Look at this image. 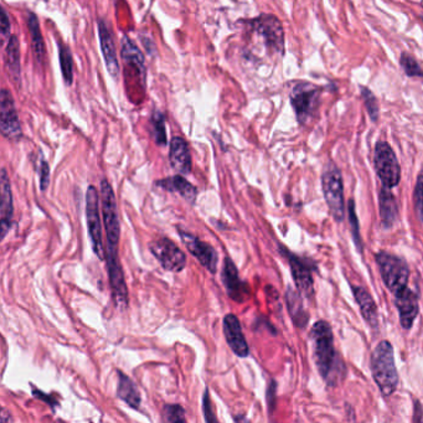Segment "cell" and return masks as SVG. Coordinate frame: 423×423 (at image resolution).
Wrapping results in <instances>:
<instances>
[{
	"instance_id": "28",
	"label": "cell",
	"mask_w": 423,
	"mask_h": 423,
	"mask_svg": "<svg viewBox=\"0 0 423 423\" xmlns=\"http://www.w3.org/2000/svg\"><path fill=\"white\" fill-rule=\"evenodd\" d=\"M59 57H60L61 72L65 80L66 85H72L74 80V62L72 55L69 48L59 41Z\"/></svg>"
},
{
	"instance_id": "20",
	"label": "cell",
	"mask_w": 423,
	"mask_h": 423,
	"mask_svg": "<svg viewBox=\"0 0 423 423\" xmlns=\"http://www.w3.org/2000/svg\"><path fill=\"white\" fill-rule=\"evenodd\" d=\"M352 289H353L354 298L358 303L363 319L371 328L377 329L379 310H377V305L375 303L373 296L370 294L366 288L361 287V286H352Z\"/></svg>"
},
{
	"instance_id": "10",
	"label": "cell",
	"mask_w": 423,
	"mask_h": 423,
	"mask_svg": "<svg viewBox=\"0 0 423 423\" xmlns=\"http://www.w3.org/2000/svg\"><path fill=\"white\" fill-rule=\"evenodd\" d=\"M149 250L165 271L178 273L186 266V256L184 252L168 237H160L153 241L149 244Z\"/></svg>"
},
{
	"instance_id": "12",
	"label": "cell",
	"mask_w": 423,
	"mask_h": 423,
	"mask_svg": "<svg viewBox=\"0 0 423 423\" xmlns=\"http://www.w3.org/2000/svg\"><path fill=\"white\" fill-rule=\"evenodd\" d=\"M0 130L6 139L18 141L22 139V130L18 117L14 99L8 90L0 93Z\"/></svg>"
},
{
	"instance_id": "19",
	"label": "cell",
	"mask_w": 423,
	"mask_h": 423,
	"mask_svg": "<svg viewBox=\"0 0 423 423\" xmlns=\"http://www.w3.org/2000/svg\"><path fill=\"white\" fill-rule=\"evenodd\" d=\"M169 162L172 168L178 174L188 175L191 173V155L188 143L180 138L174 137L170 141V151H169Z\"/></svg>"
},
{
	"instance_id": "27",
	"label": "cell",
	"mask_w": 423,
	"mask_h": 423,
	"mask_svg": "<svg viewBox=\"0 0 423 423\" xmlns=\"http://www.w3.org/2000/svg\"><path fill=\"white\" fill-rule=\"evenodd\" d=\"M27 27L32 36L34 55L39 64H43L45 60V43H43V34L40 30L38 17L34 13H27Z\"/></svg>"
},
{
	"instance_id": "2",
	"label": "cell",
	"mask_w": 423,
	"mask_h": 423,
	"mask_svg": "<svg viewBox=\"0 0 423 423\" xmlns=\"http://www.w3.org/2000/svg\"><path fill=\"white\" fill-rule=\"evenodd\" d=\"M371 371L382 396H391L396 391L400 377L394 358V347L389 340H382L375 347L371 354Z\"/></svg>"
},
{
	"instance_id": "25",
	"label": "cell",
	"mask_w": 423,
	"mask_h": 423,
	"mask_svg": "<svg viewBox=\"0 0 423 423\" xmlns=\"http://www.w3.org/2000/svg\"><path fill=\"white\" fill-rule=\"evenodd\" d=\"M6 66L9 70V75L15 82L18 87L22 86V64H20V46L17 36L9 38V43L6 46Z\"/></svg>"
},
{
	"instance_id": "35",
	"label": "cell",
	"mask_w": 423,
	"mask_h": 423,
	"mask_svg": "<svg viewBox=\"0 0 423 423\" xmlns=\"http://www.w3.org/2000/svg\"><path fill=\"white\" fill-rule=\"evenodd\" d=\"M202 411H204V417L207 422H217V418L214 415L212 410V398H210V392L209 390H205L204 396H202Z\"/></svg>"
},
{
	"instance_id": "9",
	"label": "cell",
	"mask_w": 423,
	"mask_h": 423,
	"mask_svg": "<svg viewBox=\"0 0 423 423\" xmlns=\"http://www.w3.org/2000/svg\"><path fill=\"white\" fill-rule=\"evenodd\" d=\"M319 87L308 82H299L294 86L291 92V104L300 125L307 123L314 113L319 104Z\"/></svg>"
},
{
	"instance_id": "24",
	"label": "cell",
	"mask_w": 423,
	"mask_h": 423,
	"mask_svg": "<svg viewBox=\"0 0 423 423\" xmlns=\"http://www.w3.org/2000/svg\"><path fill=\"white\" fill-rule=\"evenodd\" d=\"M117 376H118L117 395H118L122 401L125 402L133 410H139L141 398V395H139V391L137 390L136 385L120 370H117Z\"/></svg>"
},
{
	"instance_id": "32",
	"label": "cell",
	"mask_w": 423,
	"mask_h": 423,
	"mask_svg": "<svg viewBox=\"0 0 423 423\" xmlns=\"http://www.w3.org/2000/svg\"><path fill=\"white\" fill-rule=\"evenodd\" d=\"M401 67L405 71L407 76L410 77H423L422 67L419 66L417 61L411 55L403 53L400 59Z\"/></svg>"
},
{
	"instance_id": "15",
	"label": "cell",
	"mask_w": 423,
	"mask_h": 423,
	"mask_svg": "<svg viewBox=\"0 0 423 423\" xmlns=\"http://www.w3.org/2000/svg\"><path fill=\"white\" fill-rule=\"evenodd\" d=\"M221 279H223V286L228 292V297L239 303L244 302L249 294V288L246 286V283L240 278L239 271L230 257H225V260H223Z\"/></svg>"
},
{
	"instance_id": "36",
	"label": "cell",
	"mask_w": 423,
	"mask_h": 423,
	"mask_svg": "<svg viewBox=\"0 0 423 423\" xmlns=\"http://www.w3.org/2000/svg\"><path fill=\"white\" fill-rule=\"evenodd\" d=\"M39 173H40V189L45 191L50 184V167L43 158H41V160H40Z\"/></svg>"
},
{
	"instance_id": "14",
	"label": "cell",
	"mask_w": 423,
	"mask_h": 423,
	"mask_svg": "<svg viewBox=\"0 0 423 423\" xmlns=\"http://www.w3.org/2000/svg\"><path fill=\"white\" fill-rule=\"evenodd\" d=\"M223 335L228 347L239 358H247L250 355V347L244 335L242 326L236 315H225L223 323Z\"/></svg>"
},
{
	"instance_id": "3",
	"label": "cell",
	"mask_w": 423,
	"mask_h": 423,
	"mask_svg": "<svg viewBox=\"0 0 423 423\" xmlns=\"http://www.w3.org/2000/svg\"><path fill=\"white\" fill-rule=\"evenodd\" d=\"M99 199H101L104 230H106V236H107L106 260L120 258V256H118V244H120V216H118L117 201H116L113 189L106 179L101 181Z\"/></svg>"
},
{
	"instance_id": "6",
	"label": "cell",
	"mask_w": 423,
	"mask_h": 423,
	"mask_svg": "<svg viewBox=\"0 0 423 423\" xmlns=\"http://www.w3.org/2000/svg\"><path fill=\"white\" fill-rule=\"evenodd\" d=\"M374 168L382 186L392 189L400 184L401 167L397 160L396 154L387 141H380L376 143Z\"/></svg>"
},
{
	"instance_id": "38",
	"label": "cell",
	"mask_w": 423,
	"mask_h": 423,
	"mask_svg": "<svg viewBox=\"0 0 423 423\" xmlns=\"http://www.w3.org/2000/svg\"><path fill=\"white\" fill-rule=\"evenodd\" d=\"M415 422H422L423 421V407L419 402H415V416H413Z\"/></svg>"
},
{
	"instance_id": "21",
	"label": "cell",
	"mask_w": 423,
	"mask_h": 423,
	"mask_svg": "<svg viewBox=\"0 0 423 423\" xmlns=\"http://www.w3.org/2000/svg\"><path fill=\"white\" fill-rule=\"evenodd\" d=\"M155 186L163 190L170 191V193H178L189 204L195 202L197 190H196L195 186L185 179L181 174L172 176V178L158 180L155 181Z\"/></svg>"
},
{
	"instance_id": "22",
	"label": "cell",
	"mask_w": 423,
	"mask_h": 423,
	"mask_svg": "<svg viewBox=\"0 0 423 423\" xmlns=\"http://www.w3.org/2000/svg\"><path fill=\"white\" fill-rule=\"evenodd\" d=\"M286 302H287V310L291 318L293 320L294 326L304 329L310 321V314L304 308L302 294L299 293L298 291H294L293 288L288 287Z\"/></svg>"
},
{
	"instance_id": "34",
	"label": "cell",
	"mask_w": 423,
	"mask_h": 423,
	"mask_svg": "<svg viewBox=\"0 0 423 423\" xmlns=\"http://www.w3.org/2000/svg\"><path fill=\"white\" fill-rule=\"evenodd\" d=\"M413 204H415V212L417 215L419 223L423 225V175L421 174L417 178V183L413 191Z\"/></svg>"
},
{
	"instance_id": "31",
	"label": "cell",
	"mask_w": 423,
	"mask_h": 423,
	"mask_svg": "<svg viewBox=\"0 0 423 423\" xmlns=\"http://www.w3.org/2000/svg\"><path fill=\"white\" fill-rule=\"evenodd\" d=\"M361 97H363V104H365V109L369 113L370 118L376 122L379 120V116H380L377 98H376L374 93L370 91L368 87H361Z\"/></svg>"
},
{
	"instance_id": "26",
	"label": "cell",
	"mask_w": 423,
	"mask_h": 423,
	"mask_svg": "<svg viewBox=\"0 0 423 423\" xmlns=\"http://www.w3.org/2000/svg\"><path fill=\"white\" fill-rule=\"evenodd\" d=\"M120 56L125 64L136 67L138 72H141L143 76L146 77V62H144V56L141 54V50L138 49L136 43H133L128 36H123L122 39V46H120Z\"/></svg>"
},
{
	"instance_id": "39",
	"label": "cell",
	"mask_w": 423,
	"mask_h": 423,
	"mask_svg": "<svg viewBox=\"0 0 423 423\" xmlns=\"http://www.w3.org/2000/svg\"><path fill=\"white\" fill-rule=\"evenodd\" d=\"M33 394L34 396L38 397V398H41V400H45V401L48 402V403H49V405H51V406L53 407H54L55 405H57V401H56V400H53V397L43 396V392H41V391L36 390L35 387H34Z\"/></svg>"
},
{
	"instance_id": "17",
	"label": "cell",
	"mask_w": 423,
	"mask_h": 423,
	"mask_svg": "<svg viewBox=\"0 0 423 423\" xmlns=\"http://www.w3.org/2000/svg\"><path fill=\"white\" fill-rule=\"evenodd\" d=\"M395 305H396L398 314H400V323L403 329H411L413 326V321L417 318L418 310V296L413 292L412 289L407 287L401 293L394 296Z\"/></svg>"
},
{
	"instance_id": "37",
	"label": "cell",
	"mask_w": 423,
	"mask_h": 423,
	"mask_svg": "<svg viewBox=\"0 0 423 423\" xmlns=\"http://www.w3.org/2000/svg\"><path fill=\"white\" fill-rule=\"evenodd\" d=\"M0 24H1V34H3V36H8L9 34H11V19L8 17V14H6V11L4 9H1V20H0Z\"/></svg>"
},
{
	"instance_id": "7",
	"label": "cell",
	"mask_w": 423,
	"mask_h": 423,
	"mask_svg": "<svg viewBox=\"0 0 423 423\" xmlns=\"http://www.w3.org/2000/svg\"><path fill=\"white\" fill-rule=\"evenodd\" d=\"M251 30L263 39L267 49L275 54H283L284 51V30L278 18L263 14L247 22Z\"/></svg>"
},
{
	"instance_id": "30",
	"label": "cell",
	"mask_w": 423,
	"mask_h": 423,
	"mask_svg": "<svg viewBox=\"0 0 423 423\" xmlns=\"http://www.w3.org/2000/svg\"><path fill=\"white\" fill-rule=\"evenodd\" d=\"M152 130L153 137L158 146L165 147L168 144V139H167V130H165V120L160 112H155L153 114Z\"/></svg>"
},
{
	"instance_id": "8",
	"label": "cell",
	"mask_w": 423,
	"mask_h": 423,
	"mask_svg": "<svg viewBox=\"0 0 423 423\" xmlns=\"http://www.w3.org/2000/svg\"><path fill=\"white\" fill-rule=\"evenodd\" d=\"M99 195L95 186L90 185L86 194V220L92 250L101 261L106 260V250L102 241V225L99 217Z\"/></svg>"
},
{
	"instance_id": "23",
	"label": "cell",
	"mask_w": 423,
	"mask_h": 423,
	"mask_svg": "<svg viewBox=\"0 0 423 423\" xmlns=\"http://www.w3.org/2000/svg\"><path fill=\"white\" fill-rule=\"evenodd\" d=\"M380 204L381 223L384 228H390L396 223L398 217V205L395 195L391 193V189L382 186L379 195Z\"/></svg>"
},
{
	"instance_id": "4",
	"label": "cell",
	"mask_w": 423,
	"mask_h": 423,
	"mask_svg": "<svg viewBox=\"0 0 423 423\" xmlns=\"http://www.w3.org/2000/svg\"><path fill=\"white\" fill-rule=\"evenodd\" d=\"M321 188L331 216L337 223H342L345 216L344 185L342 172L334 162H329L324 167L321 174Z\"/></svg>"
},
{
	"instance_id": "5",
	"label": "cell",
	"mask_w": 423,
	"mask_h": 423,
	"mask_svg": "<svg viewBox=\"0 0 423 423\" xmlns=\"http://www.w3.org/2000/svg\"><path fill=\"white\" fill-rule=\"evenodd\" d=\"M375 258L380 270L381 278L391 293L396 296L408 287L410 268L406 261L385 251L376 254Z\"/></svg>"
},
{
	"instance_id": "11",
	"label": "cell",
	"mask_w": 423,
	"mask_h": 423,
	"mask_svg": "<svg viewBox=\"0 0 423 423\" xmlns=\"http://www.w3.org/2000/svg\"><path fill=\"white\" fill-rule=\"evenodd\" d=\"M281 252H282V255L287 257L288 262H289L297 291L302 294V297L304 298H313L314 297V278H313L314 265L312 262H308L305 258H302V257H298L292 252H289L282 246H281Z\"/></svg>"
},
{
	"instance_id": "18",
	"label": "cell",
	"mask_w": 423,
	"mask_h": 423,
	"mask_svg": "<svg viewBox=\"0 0 423 423\" xmlns=\"http://www.w3.org/2000/svg\"><path fill=\"white\" fill-rule=\"evenodd\" d=\"M1 195H0V228H1V239L4 240L11 228V220L14 215L13 205V191H11V180L8 176L6 169H1V180H0Z\"/></svg>"
},
{
	"instance_id": "16",
	"label": "cell",
	"mask_w": 423,
	"mask_h": 423,
	"mask_svg": "<svg viewBox=\"0 0 423 423\" xmlns=\"http://www.w3.org/2000/svg\"><path fill=\"white\" fill-rule=\"evenodd\" d=\"M98 36H99L101 50H102V55H104V62L107 66L109 74L113 77L114 80H117L120 76L118 57H117V51H116V45H114L111 29L104 19H98Z\"/></svg>"
},
{
	"instance_id": "33",
	"label": "cell",
	"mask_w": 423,
	"mask_h": 423,
	"mask_svg": "<svg viewBox=\"0 0 423 423\" xmlns=\"http://www.w3.org/2000/svg\"><path fill=\"white\" fill-rule=\"evenodd\" d=\"M162 419L164 422H185V411L180 405H165L162 413Z\"/></svg>"
},
{
	"instance_id": "1",
	"label": "cell",
	"mask_w": 423,
	"mask_h": 423,
	"mask_svg": "<svg viewBox=\"0 0 423 423\" xmlns=\"http://www.w3.org/2000/svg\"><path fill=\"white\" fill-rule=\"evenodd\" d=\"M310 340L313 345V359L320 376L329 385H335L338 379H342L344 363H340L338 358L329 323L326 320H318L310 331Z\"/></svg>"
},
{
	"instance_id": "29",
	"label": "cell",
	"mask_w": 423,
	"mask_h": 423,
	"mask_svg": "<svg viewBox=\"0 0 423 423\" xmlns=\"http://www.w3.org/2000/svg\"><path fill=\"white\" fill-rule=\"evenodd\" d=\"M347 215H349V223H350V228H352L354 244L356 246V250H358L360 254H363V239H361V236H360V226H359L358 216H356V212H355V202H354L353 199L349 200V205H347Z\"/></svg>"
},
{
	"instance_id": "13",
	"label": "cell",
	"mask_w": 423,
	"mask_h": 423,
	"mask_svg": "<svg viewBox=\"0 0 423 423\" xmlns=\"http://www.w3.org/2000/svg\"><path fill=\"white\" fill-rule=\"evenodd\" d=\"M180 237L184 242L185 247L190 252L191 255L199 261L201 266L205 267L207 271L215 275L217 272V263H219V256L212 244H207L200 239H197L193 233H186L181 228H178Z\"/></svg>"
}]
</instances>
